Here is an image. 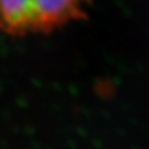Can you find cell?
<instances>
[{
    "instance_id": "obj_1",
    "label": "cell",
    "mask_w": 149,
    "mask_h": 149,
    "mask_svg": "<svg viewBox=\"0 0 149 149\" xmlns=\"http://www.w3.org/2000/svg\"><path fill=\"white\" fill-rule=\"evenodd\" d=\"M87 0H0V31L11 36L49 32L80 17Z\"/></svg>"
}]
</instances>
